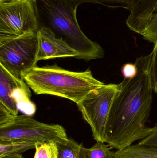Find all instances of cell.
<instances>
[{
	"instance_id": "19",
	"label": "cell",
	"mask_w": 157,
	"mask_h": 158,
	"mask_svg": "<svg viewBox=\"0 0 157 158\" xmlns=\"http://www.w3.org/2000/svg\"><path fill=\"white\" fill-rule=\"evenodd\" d=\"M155 53L152 68V81L153 91L157 94V42L155 44Z\"/></svg>"
},
{
	"instance_id": "1",
	"label": "cell",
	"mask_w": 157,
	"mask_h": 158,
	"mask_svg": "<svg viewBox=\"0 0 157 158\" xmlns=\"http://www.w3.org/2000/svg\"><path fill=\"white\" fill-rule=\"evenodd\" d=\"M154 48L147 56L137 57L135 77L119 84V90L112 104L106 125L105 143L112 148L122 150L150 135L147 127L153 101L152 68Z\"/></svg>"
},
{
	"instance_id": "13",
	"label": "cell",
	"mask_w": 157,
	"mask_h": 158,
	"mask_svg": "<svg viewBox=\"0 0 157 158\" xmlns=\"http://www.w3.org/2000/svg\"><path fill=\"white\" fill-rule=\"evenodd\" d=\"M37 142L29 141H0V157L8 154L22 153L35 148Z\"/></svg>"
},
{
	"instance_id": "2",
	"label": "cell",
	"mask_w": 157,
	"mask_h": 158,
	"mask_svg": "<svg viewBox=\"0 0 157 158\" xmlns=\"http://www.w3.org/2000/svg\"><path fill=\"white\" fill-rule=\"evenodd\" d=\"M22 78L37 94L56 96L77 105L91 91L105 84L95 78L89 69L75 72L56 64L41 67L37 65L25 72Z\"/></svg>"
},
{
	"instance_id": "17",
	"label": "cell",
	"mask_w": 157,
	"mask_h": 158,
	"mask_svg": "<svg viewBox=\"0 0 157 158\" xmlns=\"http://www.w3.org/2000/svg\"><path fill=\"white\" fill-rule=\"evenodd\" d=\"M80 4L84 2H90L100 4L108 7H118V4L124 5V8L131 4L133 0H78Z\"/></svg>"
},
{
	"instance_id": "12",
	"label": "cell",
	"mask_w": 157,
	"mask_h": 158,
	"mask_svg": "<svg viewBox=\"0 0 157 158\" xmlns=\"http://www.w3.org/2000/svg\"><path fill=\"white\" fill-rule=\"evenodd\" d=\"M108 144L101 142L97 143L90 148H85L81 146L80 158H115V152L111 150Z\"/></svg>"
},
{
	"instance_id": "23",
	"label": "cell",
	"mask_w": 157,
	"mask_h": 158,
	"mask_svg": "<svg viewBox=\"0 0 157 158\" xmlns=\"http://www.w3.org/2000/svg\"></svg>"
},
{
	"instance_id": "9",
	"label": "cell",
	"mask_w": 157,
	"mask_h": 158,
	"mask_svg": "<svg viewBox=\"0 0 157 158\" xmlns=\"http://www.w3.org/2000/svg\"><path fill=\"white\" fill-rule=\"evenodd\" d=\"M37 62L59 58H77L78 53L66 41L56 37L49 27H41L37 31Z\"/></svg>"
},
{
	"instance_id": "3",
	"label": "cell",
	"mask_w": 157,
	"mask_h": 158,
	"mask_svg": "<svg viewBox=\"0 0 157 158\" xmlns=\"http://www.w3.org/2000/svg\"><path fill=\"white\" fill-rule=\"evenodd\" d=\"M40 1L50 25L77 52V59L89 61L104 57L102 47L88 39L78 25L76 11L80 3L78 0Z\"/></svg>"
},
{
	"instance_id": "20",
	"label": "cell",
	"mask_w": 157,
	"mask_h": 158,
	"mask_svg": "<svg viewBox=\"0 0 157 158\" xmlns=\"http://www.w3.org/2000/svg\"><path fill=\"white\" fill-rule=\"evenodd\" d=\"M152 132L144 139L141 140L138 143L139 145H157V123L153 127Z\"/></svg>"
},
{
	"instance_id": "14",
	"label": "cell",
	"mask_w": 157,
	"mask_h": 158,
	"mask_svg": "<svg viewBox=\"0 0 157 158\" xmlns=\"http://www.w3.org/2000/svg\"><path fill=\"white\" fill-rule=\"evenodd\" d=\"M35 149L34 158H59L58 146L53 141L37 142Z\"/></svg>"
},
{
	"instance_id": "11",
	"label": "cell",
	"mask_w": 157,
	"mask_h": 158,
	"mask_svg": "<svg viewBox=\"0 0 157 158\" xmlns=\"http://www.w3.org/2000/svg\"><path fill=\"white\" fill-rule=\"evenodd\" d=\"M115 158H157V145H131L117 150Z\"/></svg>"
},
{
	"instance_id": "4",
	"label": "cell",
	"mask_w": 157,
	"mask_h": 158,
	"mask_svg": "<svg viewBox=\"0 0 157 158\" xmlns=\"http://www.w3.org/2000/svg\"><path fill=\"white\" fill-rule=\"evenodd\" d=\"M69 140L66 131L58 124H47L23 114L13 117L0 127V141H53L65 143Z\"/></svg>"
},
{
	"instance_id": "5",
	"label": "cell",
	"mask_w": 157,
	"mask_h": 158,
	"mask_svg": "<svg viewBox=\"0 0 157 158\" xmlns=\"http://www.w3.org/2000/svg\"><path fill=\"white\" fill-rule=\"evenodd\" d=\"M37 32L16 37H0V64L12 75L22 78L37 65Z\"/></svg>"
},
{
	"instance_id": "10",
	"label": "cell",
	"mask_w": 157,
	"mask_h": 158,
	"mask_svg": "<svg viewBox=\"0 0 157 158\" xmlns=\"http://www.w3.org/2000/svg\"><path fill=\"white\" fill-rule=\"evenodd\" d=\"M126 9L130 11L126 20L127 27L143 36L157 13V0H133Z\"/></svg>"
},
{
	"instance_id": "7",
	"label": "cell",
	"mask_w": 157,
	"mask_h": 158,
	"mask_svg": "<svg viewBox=\"0 0 157 158\" xmlns=\"http://www.w3.org/2000/svg\"><path fill=\"white\" fill-rule=\"evenodd\" d=\"M37 0H10L0 3V37L37 32L39 27Z\"/></svg>"
},
{
	"instance_id": "22",
	"label": "cell",
	"mask_w": 157,
	"mask_h": 158,
	"mask_svg": "<svg viewBox=\"0 0 157 158\" xmlns=\"http://www.w3.org/2000/svg\"><path fill=\"white\" fill-rule=\"evenodd\" d=\"M10 1V0H0V3L4 2H7V1Z\"/></svg>"
},
{
	"instance_id": "6",
	"label": "cell",
	"mask_w": 157,
	"mask_h": 158,
	"mask_svg": "<svg viewBox=\"0 0 157 158\" xmlns=\"http://www.w3.org/2000/svg\"><path fill=\"white\" fill-rule=\"evenodd\" d=\"M119 84H104L89 93L77 104L84 119L90 125L94 139L105 143L106 125Z\"/></svg>"
},
{
	"instance_id": "15",
	"label": "cell",
	"mask_w": 157,
	"mask_h": 158,
	"mask_svg": "<svg viewBox=\"0 0 157 158\" xmlns=\"http://www.w3.org/2000/svg\"><path fill=\"white\" fill-rule=\"evenodd\" d=\"M57 144L59 150L58 158H80V148L82 144L69 138L66 143Z\"/></svg>"
},
{
	"instance_id": "21",
	"label": "cell",
	"mask_w": 157,
	"mask_h": 158,
	"mask_svg": "<svg viewBox=\"0 0 157 158\" xmlns=\"http://www.w3.org/2000/svg\"><path fill=\"white\" fill-rule=\"evenodd\" d=\"M0 158H24L21 153L8 154L0 157Z\"/></svg>"
},
{
	"instance_id": "18",
	"label": "cell",
	"mask_w": 157,
	"mask_h": 158,
	"mask_svg": "<svg viewBox=\"0 0 157 158\" xmlns=\"http://www.w3.org/2000/svg\"><path fill=\"white\" fill-rule=\"evenodd\" d=\"M121 71L124 78H132L137 74V69L135 64L128 63L123 66Z\"/></svg>"
},
{
	"instance_id": "8",
	"label": "cell",
	"mask_w": 157,
	"mask_h": 158,
	"mask_svg": "<svg viewBox=\"0 0 157 158\" xmlns=\"http://www.w3.org/2000/svg\"><path fill=\"white\" fill-rule=\"evenodd\" d=\"M29 87L23 79L12 75L0 64V105L13 116H18L19 110L25 115L33 116L36 106L30 99Z\"/></svg>"
},
{
	"instance_id": "16",
	"label": "cell",
	"mask_w": 157,
	"mask_h": 158,
	"mask_svg": "<svg viewBox=\"0 0 157 158\" xmlns=\"http://www.w3.org/2000/svg\"><path fill=\"white\" fill-rule=\"evenodd\" d=\"M143 37L144 40L155 44L157 42V13L155 14Z\"/></svg>"
}]
</instances>
